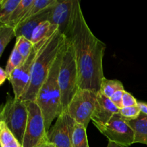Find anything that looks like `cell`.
<instances>
[{
  "mask_svg": "<svg viewBox=\"0 0 147 147\" xmlns=\"http://www.w3.org/2000/svg\"><path fill=\"white\" fill-rule=\"evenodd\" d=\"M47 40H42L40 42L34 45L32 50L28 57L8 77V80L12 86L15 98H21L25 92L30 83L34 60L38 54L39 50Z\"/></svg>",
  "mask_w": 147,
  "mask_h": 147,
  "instance_id": "9c48e42d",
  "label": "cell"
},
{
  "mask_svg": "<svg viewBox=\"0 0 147 147\" xmlns=\"http://www.w3.org/2000/svg\"><path fill=\"white\" fill-rule=\"evenodd\" d=\"M63 47L55 60L48 76L39 90L35 99L36 103L42 113L47 134L53 121L63 111L58 84V74L63 58Z\"/></svg>",
  "mask_w": 147,
  "mask_h": 147,
  "instance_id": "3957f363",
  "label": "cell"
},
{
  "mask_svg": "<svg viewBox=\"0 0 147 147\" xmlns=\"http://www.w3.org/2000/svg\"><path fill=\"white\" fill-rule=\"evenodd\" d=\"M141 112L140 109L137 106H129V107H123L119 109V113L122 117L126 119L131 120V119H135L140 115Z\"/></svg>",
  "mask_w": 147,
  "mask_h": 147,
  "instance_id": "d4e9b609",
  "label": "cell"
},
{
  "mask_svg": "<svg viewBox=\"0 0 147 147\" xmlns=\"http://www.w3.org/2000/svg\"><path fill=\"white\" fill-rule=\"evenodd\" d=\"M97 93L90 90L78 89L69 103L67 111L70 117L87 129L94 111Z\"/></svg>",
  "mask_w": 147,
  "mask_h": 147,
  "instance_id": "52a82bcc",
  "label": "cell"
},
{
  "mask_svg": "<svg viewBox=\"0 0 147 147\" xmlns=\"http://www.w3.org/2000/svg\"><path fill=\"white\" fill-rule=\"evenodd\" d=\"M21 0H0V27L7 25L11 14Z\"/></svg>",
  "mask_w": 147,
  "mask_h": 147,
  "instance_id": "e0dca14e",
  "label": "cell"
},
{
  "mask_svg": "<svg viewBox=\"0 0 147 147\" xmlns=\"http://www.w3.org/2000/svg\"><path fill=\"white\" fill-rule=\"evenodd\" d=\"M65 42V36L58 30L40 48L33 64L30 83L21 99L24 101H35L37 93L47 79Z\"/></svg>",
  "mask_w": 147,
  "mask_h": 147,
  "instance_id": "7a4b0ae2",
  "label": "cell"
},
{
  "mask_svg": "<svg viewBox=\"0 0 147 147\" xmlns=\"http://www.w3.org/2000/svg\"><path fill=\"white\" fill-rule=\"evenodd\" d=\"M119 113V109L116 107L110 98L105 96L100 92L97 93V100L94 111L91 116V121L95 126H104L110 121L112 116Z\"/></svg>",
  "mask_w": 147,
  "mask_h": 147,
  "instance_id": "7c38bea8",
  "label": "cell"
},
{
  "mask_svg": "<svg viewBox=\"0 0 147 147\" xmlns=\"http://www.w3.org/2000/svg\"><path fill=\"white\" fill-rule=\"evenodd\" d=\"M107 147H121V146H119V145L113 143V142H109V144H108Z\"/></svg>",
  "mask_w": 147,
  "mask_h": 147,
  "instance_id": "4dcf8cb0",
  "label": "cell"
},
{
  "mask_svg": "<svg viewBox=\"0 0 147 147\" xmlns=\"http://www.w3.org/2000/svg\"><path fill=\"white\" fill-rule=\"evenodd\" d=\"M76 123L67 111H63L47 132L48 142L55 147H72V134Z\"/></svg>",
  "mask_w": 147,
  "mask_h": 147,
  "instance_id": "30bf717a",
  "label": "cell"
},
{
  "mask_svg": "<svg viewBox=\"0 0 147 147\" xmlns=\"http://www.w3.org/2000/svg\"><path fill=\"white\" fill-rule=\"evenodd\" d=\"M138 106L142 113L147 115V103H143V102H138Z\"/></svg>",
  "mask_w": 147,
  "mask_h": 147,
  "instance_id": "f1b7e54d",
  "label": "cell"
},
{
  "mask_svg": "<svg viewBox=\"0 0 147 147\" xmlns=\"http://www.w3.org/2000/svg\"><path fill=\"white\" fill-rule=\"evenodd\" d=\"M0 143L1 147H22L0 118Z\"/></svg>",
  "mask_w": 147,
  "mask_h": 147,
  "instance_id": "ac0fdd59",
  "label": "cell"
},
{
  "mask_svg": "<svg viewBox=\"0 0 147 147\" xmlns=\"http://www.w3.org/2000/svg\"><path fill=\"white\" fill-rule=\"evenodd\" d=\"M1 108H2V105H1V106H0V112H1ZM0 147H1V143H0Z\"/></svg>",
  "mask_w": 147,
  "mask_h": 147,
  "instance_id": "1f68e13d",
  "label": "cell"
},
{
  "mask_svg": "<svg viewBox=\"0 0 147 147\" xmlns=\"http://www.w3.org/2000/svg\"><path fill=\"white\" fill-rule=\"evenodd\" d=\"M58 84L63 111H65L72 98L79 89L78 75L74 50L66 37L58 74Z\"/></svg>",
  "mask_w": 147,
  "mask_h": 147,
  "instance_id": "277c9868",
  "label": "cell"
},
{
  "mask_svg": "<svg viewBox=\"0 0 147 147\" xmlns=\"http://www.w3.org/2000/svg\"><path fill=\"white\" fill-rule=\"evenodd\" d=\"M64 34L74 50L79 89L98 93L105 78L103 58L106 45L88 27L78 0H73L71 20Z\"/></svg>",
  "mask_w": 147,
  "mask_h": 147,
  "instance_id": "6da1fadb",
  "label": "cell"
},
{
  "mask_svg": "<svg viewBox=\"0 0 147 147\" xmlns=\"http://www.w3.org/2000/svg\"><path fill=\"white\" fill-rule=\"evenodd\" d=\"M34 45L30 40L24 37H18L16 38V42L14 47L18 50L20 54L23 57L24 60L28 57L32 50Z\"/></svg>",
  "mask_w": 147,
  "mask_h": 147,
  "instance_id": "603a6c76",
  "label": "cell"
},
{
  "mask_svg": "<svg viewBox=\"0 0 147 147\" xmlns=\"http://www.w3.org/2000/svg\"><path fill=\"white\" fill-rule=\"evenodd\" d=\"M14 37H15L14 28L7 25L0 27V57L5 47Z\"/></svg>",
  "mask_w": 147,
  "mask_h": 147,
  "instance_id": "cb8c5ba5",
  "label": "cell"
},
{
  "mask_svg": "<svg viewBox=\"0 0 147 147\" xmlns=\"http://www.w3.org/2000/svg\"><path fill=\"white\" fill-rule=\"evenodd\" d=\"M7 79H8V76L6 73L5 70H3L1 67H0V86L2 85Z\"/></svg>",
  "mask_w": 147,
  "mask_h": 147,
  "instance_id": "83f0119b",
  "label": "cell"
},
{
  "mask_svg": "<svg viewBox=\"0 0 147 147\" xmlns=\"http://www.w3.org/2000/svg\"><path fill=\"white\" fill-rule=\"evenodd\" d=\"M122 104H123V107L135 106L138 105V101L131 93L124 90L123 93V97H122Z\"/></svg>",
  "mask_w": 147,
  "mask_h": 147,
  "instance_id": "484cf974",
  "label": "cell"
},
{
  "mask_svg": "<svg viewBox=\"0 0 147 147\" xmlns=\"http://www.w3.org/2000/svg\"><path fill=\"white\" fill-rule=\"evenodd\" d=\"M0 118L22 144L28 119L27 102L9 96L2 105Z\"/></svg>",
  "mask_w": 147,
  "mask_h": 147,
  "instance_id": "5b68a950",
  "label": "cell"
},
{
  "mask_svg": "<svg viewBox=\"0 0 147 147\" xmlns=\"http://www.w3.org/2000/svg\"><path fill=\"white\" fill-rule=\"evenodd\" d=\"M72 147H89L86 128L80 123H76L72 134Z\"/></svg>",
  "mask_w": 147,
  "mask_h": 147,
  "instance_id": "d6986e66",
  "label": "cell"
},
{
  "mask_svg": "<svg viewBox=\"0 0 147 147\" xmlns=\"http://www.w3.org/2000/svg\"><path fill=\"white\" fill-rule=\"evenodd\" d=\"M73 7V0H57L50 7L48 21L58 27L59 31L64 34L70 24Z\"/></svg>",
  "mask_w": 147,
  "mask_h": 147,
  "instance_id": "8fae6325",
  "label": "cell"
},
{
  "mask_svg": "<svg viewBox=\"0 0 147 147\" xmlns=\"http://www.w3.org/2000/svg\"><path fill=\"white\" fill-rule=\"evenodd\" d=\"M34 0H21L14 11L11 14L7 25L15 28L24 18Z\"/></svg>",
  "mask_w": 147,
  "mask_h": 147,
  "instance_id": "2e32d148",
  "label": "cell"
},
{
  "mask_svg": "<svg viewBox=\"0 0 147 147\" xmlns=\"http://www.w3.org/2000/svg\"><path fill=\"white\" fill-rule=\"evenodd\" d=\"M126 121L134 134V144L147 145V115L141 113L136 119Z\"/></svg>",
  "mask_w": 147,
  "mask_h": 147,
  "instance_id": "5bb4252c",
  "label": "cell"
},
{
  "mask_svg": "<svg viewBox=\"0 0 147 147\" xmlns=\"http://www.w3.org/2000/svg\"><path fill=\"white\" fill-rule=\"evenodd\" d=\"M50 7L41 11L39 14L28 17L21 22L14 28V34H15L16 38L22 36V37L28 39L29 40H31L32 34L34 29L41 23L45 21H48Z\"/></svg>",
  "mask_w": 147,
  "mask_h": 147,
  "instance_id": "4fadbf2b",
  "label": "cell"
},
{
  "mask_svg": "<svg viewBox=\"0 0 147 147\" xmlns=\"http://www.w3.org/2000/svg\"><path fill=\"white\" fill-rule=\"evenodd\" d=\"M36 147H55V146L53 144L50 143V142H48V140H47L46 141V142H43V143L40 144V145H38V146Z\"/></svg>",
  "mask_w": 147,
  "mask_h": 147,
  "instance_id": "f546056e",
  "label": "cell"
},
{
  "mask_svg": "<svg viewBox=\"0 0 147 147\" xmlns=\"http://www.w3.org/2000/svg\"><path fill=\"white\" fill-rule=\"evenodd\" d=\"M28 119L23 137L22 147H36L47 141L45 120L41 109L35 101H26Z\"/></svg>",
  "mask_w": 147,
  "mask_h": 147,
  "instance_id": "8992f818",
  "label": "cell"
},
{
  "mask_svg": "<svg viewBox=\"0 0 147 147\" xmlns=\"http://www.w3.org/2000/svg\"><path fill=\"white\" fill-rule=\"evenodd\" d=\"M123 90H124V87L121 81L118 80H110L104 78L102 80L99 92L110 98L116 91Z\"/></svg>",
  "mask_w": 147,
  "mask_h": 147,
  "instance_id": "ffe728a7",
  "label": "cell"
},
{
  "mask_svg": "<svg viewBox=\"0 0 147 147\" xmlns=\"http://www.w3.org/2000/svg\"><path fill=\"white\" fill-rule=\"evenodd\" d=\"M96 128L108 138L109 142L120 146L129 147L134 144L133 130L119 113L113 115L106 125Z\"/></svg>",
  "mask_w": 147,
  "mask_h": 147,
  "instance_id": "ba28073f",
  "label": "cell"
},
{
  "mask_svg": "<svg viewBox=\"0 0 147 147\" xmlns=\"http://www.w3.org/2000/svg\"><path fill=\"white\" fill-rule=\"evenodd\" d=\"M125 90H118L116 91L111 97L110 98L112 103L115 105L117 108L121 109L123 108V104H122V97H123V93Z\"/></svg>",
  "mask_w": 147,
  "mask_h": 147,
  "instance_id": "4316f807",
  "label": "cell"
},
{
  "mask_svg": "<svg viewBox=\"0 0 147 147\" xmlns=\"http://www.w3.org/2000/svg\"><path fill=\"white\" fill-rule=\"evenodd\" d=\"M58 30L57 26L52 24L49 21L44 22L34 29L32 34L30 41L33 43V45L37 44L42 40H47L51 37Z\"/></svg>",
  "mask_w": 147,
  "mask_h": 147,
  "instance_id": "9a60e30c",
  "label": "cell"
},
{
  "mask_svg": "<svg viewBox=\"0 0 147 147\" xmlns=\"http://www.w3.org/2000/svg\"><path fill=\"white\" fill-rule=\"evenodd\" d=\"M56 1L57 0H34L30 9H29L28 12H27V15H26L25 18L23 20L28 18V17H32V16L39 14L41 11L50 8L56 2Z\"/></svg>",
  "mask_w": 147,
  "mask_h": 147,
  "instance_id": "44dd1931",
  "label": "cell"
},
{
  "mask_svg": "<svg viewBox=\"0 0 147 147\" xmlns=\"http://www.w3.org/2000/svg\"><path fill=\"white\" fill-rule=\"evenodd\" d=\"M24 60H25L20 54L18 50L14 47V49H13L11 55H10V57L9 58L8 62H7V65H6L5 72L7 74V76L9 77L14 70H16L17 67H20L22 64Z\"/></svg>",
  "mask_w": 147,
  "mask_h": 147,
  "instance_id": "7402d4cb",
  "label": "cell"
}]
</instances>
